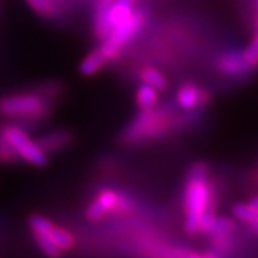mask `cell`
I'll use <instances>...</instances> for the list:
<instances>
[{
  "label": "cell",
  "instance_id": "6da1fadb",
  "mask_svg": "<svg viewBox=\"0 0 258 258\" xmlns=\"http://www.w3.org/2000/svg\"><path fill=\"white\" fill-rule=\"evenodd\" d=\"M184 228L189 235L200 231V224L208 214H215L217 189L210 176V166L198 161L189 166L184 185Z\"/></svg>",
  "mask_w": 258,
  "mask_h": 258
},
{
  "label": "cell",
  "instance_id": "7a4b0ae2",
  "mask_svg": "<svg viewBox=\"0 0 258 258\" xmlns=\"http://www.w3.org/2000/svg\"><path fill=\"white\" fill-rule=\"evenodd\" d=\"M179 123L171 108H147L141 109L139 115L129 125L123 139L128 144H137L147 139H157L169 134Z\"/></svg>",
  "mask_w": 258,
  "mask_h": 258
},
{
  "label": "cell",
  "instance_id": "3957f363",
  "mask_svg": "<svg viewBox=\"0 0 258 258\" xmlns=\"http://www.w3.org/2000/svg\"><path fill=\"white\" fill-rule=\"evenodd\" d=\"M49 109L50 103L43 93H15L0 99V113L16 119H40Z\"/></svg>",
  "mask_w": 258,
  "mask_h": 258
},
{
  "label": "cell",
  "instance_id": "277c9868",
  "mask_svg": "<svg viewBox=\"0 0 258 258\" xmlns=\"http://www.w3.org/2000/svg\"><path fill=\"white\" fill-rule=\"evenodd\" d=\"M0 134L6 138L20 159L36 166H43L47 162V152L40 147V144L33 141L28 134L15 123H5L0 128Z\"/></svg>",
  "mask_w": 258,
  "mask_h": 258
},
{
  "label": "cell",
  "instance_id": "5b68a950",
  "mask_svg": "<svg viewBox=\"0 0 258 258\" xmlns=\"http://www.w3.org/2000/svg\"><path fill=\"white\" fill-rule=\"evenodd\" d=\"M135 203L126 194L118 192L115 189H101L96 198L86 208V218L91 221H99L106 214L125 215L134 211Z\"/></svg>",
  "mask_w": 258,
  "mask_h": 258
},
{
  "label": "cell",
  "instance_id": "8992f818",
  "mask_svg": "<svg viewBox=\"0 0 258 258\" xmlns=\"http://www.w3.org/2000/svg\"><path fill=\"white\" fill-rule=\"evenodd\" d=\"M210 101L207 89L194 82H184L176 91V105L186 112L197 111L204 108Z\"/></svg>",
  "mask_w": 258,
  "mask_h": 258
},
{
  "label": "cell",
  "instance_id": "52a82bcc",
  "mask_svg": "<svg viewBox=\"0 0 258 258\" xmlns=\"http://www.w3.org/2000/svg\"><path fill=\"white\" fill-rule=\"evenodd\" d=\"M217 69L220 74L230 76V78H241L251 71V68L244 59L242 50L222 52L221 55L217 57Z\"/></svg>",
  "mask_w": 258,
  "mask_h": 258
},
{
  "label": "cell",
  "instance_id": "ba28073f",
  "mask_svg": "<svg viewBox=\"0 0 258 258\" xmlns=\"http://www.w3.org/2000/svg\"><path fill=\"white\" fill-rule=\"evenodd\" d=\"M71 139H72V135L69 131L59 129V131H52L46 135H43L37 142L40 144V147L43 148L47 154H50V152H56V151L66 147L71 142Z\"/></svg>",
  "mask_w": 258,
  "mask_h": 258
},
{
  "label": "cell",
  "instance_id": "9c48e42d",
  "mask_svg": "<svg viewBox=\"0 0 258 258\" xmlns=\"http://www.w3.org/2000/svg\"><path fill=\"white\" fill-rule=\"evenodd\" d=\"M26 2L36 13L45 18H57L64 9L63 0H26Z\"/></svg>",
  "mask_w": 258,
  "mask_h": 258
},
{
  "label": "cell",
  "instance_id": "30bf717a",
  "mask_svg": "<svg viewBox=\"0 0 258 258\" xmlns=\"http://www.w3.org/2000/svg\"><path fill=\"white\" fill-rule=\"evenodd\" d=\"M237 227L238 225H237V220L235 218L217 215L205 235L207 237H212V235H230V234H235L237 232Z\"/></svg>",
  "mask_w": 258,
  "mask_h": 258
},
{
  "label": "cell",
  "instance_id": "8fae6325",
  "mask_svg": "<svg viewBox=\"0 0 258 258\" xmlns=\"http://www.w3.org/2000/svg\"><path fill=\"white\" fill-rule=\"evenodd\" d=\"M232 215L237 221L244 222L247 225H252L258 220V207L251 201L238 203L232 207Z\"/></svg>",
  "mask_w": 258,
  "mask_h": 258
},
{
  "label": "cell",
  "instance_id": "7c38bea8",
  "mask_svg": "<svg viewBox=\"0 0 258 258\" xmlns=\"http://www.w3.org/2000/svg\"><path fill=\"white\" fill-rule=\"evenodd\" d=\"M139 78L144 83H148L151 86H154L158 91H165L168 88V79L161 71H158L154 66H145L141 69Z\"/></svg>",
  "mask_w": 258,
  "mask_h": 258
},
{
  "label": "cell",
  "instance_id": "4fadbf2b",
  "mask_svg": "<svg viewBox=\"0 0 258 258\" xmlns=\"http://www.w3.org/2000/svg\"><path fill=\"white\" fill-rule=\"evenodd\" d=\"M49 237L52 238V241L55 242L56 245H57V248L60 249L62 252L74 248L75 242H76L74 234L69 230L63 228V227H59V225L57 227L56 225L52 227V230L49 232Z\"/></svg>",
  "mask_w": 258,
  "mask_h": 258
},
{
  "label": "cell",
  "instance_id": "5bb4252c",
  "mask_svg": "<svg viewBox=\"0 0 258 258\" xmlns=\"http://www.w3.org/2000/svg\"><path fill=\"white\" fill-rule=\"evenodd\" d=\"M158 89L154 86L148 85V83H141L139 88L137 89V105L139 109H147L152 108L158 103Z\"/></svg>",
  "mask_w": 258,
  "mask_h": 258
},
{
  "label": "cell",
  "instance_id": "9a60e30c",
  "mask_svg": "<svg viewBox=\"0 0 258 258\" xmlns=\"http://www.w3.org/2000/svg\"><path fill=\"white\" fill-rule=\"evenodd\" d=\"M235 234L230 235H212L210 238V247L214 249V252L220 257L222 254L230 252L231 249L235 247Z\"/></svg>",
  "mask_w": 258,
  "mask_h": 258
},
{
  "label": "cell",
  "instance_id": "2e32d148",
  "mask_svg": "<svg viewBox=\"0 0 258 258\" xmlns=\"http://www.w3.org/2000/svg\"><path fill=\"white\" fill-rule=\"evenodd\" d=\"M33 235H35L37 247L42 249L43 254H46L49 257H59L62 254V251L57 248V245L49 237V234H33Z\"/></svg>",
  "mask_w": 258,
  "mask_h": 258
},
{
  "label": "cell",
  "instance_id": "e0dca14e",
  "mask_svg": "<svg viewBox=\"0 0 258 258\" xmlns=\"http://www.w3.org/2000/svg\"><path fill=\"white\" fill-rule=\"evenodd\" d=\"M242 55H244V59L248 64L251 69L257 68L258 66V29H255V33L251 39L247 47L242 49Z\"/></svg>",
  "mask_w": 258,
  "mask_h": 258
},
{
  "label": "cell",
  "instance_id": "ac0fdd59",
  "mask_svg": "<svg viewBox=\"0 0 258 258\" xmlns=\"http://www.w3.org/2000/svg\"><path fill=\"white\" fill-rule=\"evenodd\" d=\"M55 224L43 215H32L29 218V227L33 234H49Z\"/></svg>",
  "mask_w": 258,
  "mask_h": 258
},
{
  "label": "cell",
  "instance_id": "d6986e66",
  "mask_svg": "<svg viewBox=\"0 0 258 258\" xmlns=\"http://www.w3.org/2000/svg\"><path fill=\"white\" fill-rule=\"evenodd\" d=\"M18 159L20 158H19L18 152L15 151V148L12 147L6 141V138L0 134V162L10 164V162H16Z\"/></svg>",
  "mask_w": 258,
  "mask_h": 258
},
{
  "label": "cell",
  "instance_id": "ffe728a7",
  "mask_svg": "<svg viewBox=\"0 0 258 258\" xmlns=\"http://www.w3.org/2000/svg\"><path fill=\"white\" fill-rule=\"evenodd\" d=\"M254 3V23H255V29H258V0H252Z\"/></svg>",
  "mask_w": 258,
  "mask_h": 258
},
{
  "label": "cell",
  "instance_id": "44dd1931",
  "mask_svg": "<svg viewBox=\"0 0 258 258\" xmlns=\"http://www.w3.org/2000/svg\"><path fill=\"white\" fill-rule=\"evenodd\" d=\"M249 227H251V228H252V231H254V232H255V234L258 235V222L252 224V225H249Z\"/></svg>",
  "mask_w": 258,
  "mask_h": 258
},
{
  "label": "cell",
  "instance_id": "7402d4cb",
  "mask_svg": "<svg viewBox=\"0 0 258 258\" xmlns=\"http://www.w3.org/2000/svg\"><path fill=\"white\" fill-rule=\"evenodd\" d=\"M251 203L254 204V205H257V207H258V195H255L254 198H251Z\"/></svg>",
  "mask_w": 258,
  "mask_h": 258
}]
</instances>
